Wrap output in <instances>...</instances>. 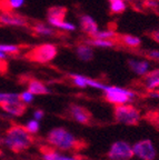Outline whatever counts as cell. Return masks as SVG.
<instances>
[{"label":"cell","mask_w":159,"mask_h":160,"mask_svg":"<svg viewBox=\"0 0 159 160\" xmlns=\"http://www.w3.org/2000/svg\"><path fill=\"white\" fill-rule=\"evenodd\" d=\"M69 115L76 122L81 123V125H87L90 121V112L85 107L80 105L72 103L69 107Z\"/></svg>","instance_id":"obj_8"},{"label":"cell","mask_w":159,"mask_h":160,"mask_svg":"<svg viewBox=\"0 0 159 160\" xmlns=\"http://www.w3.org/2000/svg\"><path fill=\"white\" fill-rule=\"evenodd\" d=\"M19 97H20V100H21L23 103H26V105L31 103L33 101V99H35V95H33V92H30L28 89L26 90V91H23V92L20 93Z\"/></svg>","instance_id":"obj_28"},{"label":"cell","mask_w":159,"mask_h":160,"mask_svg":"<svg viewBox=\"0 0 159 160\" xmlns=\"http://www.w3.org/2000/svg\"><path fill=\"white\" fill-rule=\"evenodd\" d=\"M47 142L59 151H71L79 146L77 137L64 127H56L47 135Z\"/></svg>","instance_id":"obj_1"},{"label":"cell","mask_w":159,"mask_h":160,"mask_svg":"<svg viewBox=\"0 0 159 160\" xmlns=\"http://www.w3.org/2000/svg\"><path fill=\"white\" fill-rule=\"evenodd\" d=\"M109 9L112 13H122L127 9V3L125 0H108Z\"/></svg>","instance_id":"obj_23"},{"label":"cell","mask_w":159,"mask_h":160,"mask_svg":"<svg viewBox=\"0 0 159 160\" xmlns=\"http://www.w3.org/2000/svg\"><path fill=\"white\" fill-rule=\"evenodd\" d=\"M121 42L129 48H138L141 46V39L135 35H122Z\"/></svg>","instance_id":"obj_21"},{"label":"cell","mask_w":159,"mask_h":160,"mask_svg":"<svg viewBox=\"0 0 159 160\" xmlns=\"http://www.w3.org/2000/svg\"><path fill=\"white\" fill-rule=\"evenodd\" d=\"M58 55V48L54 43H41L36 46L27 53V58L38 63L51 62Z\"/></svg>","instance_id":"obj_5"},{"label":"cell","mask_w":159,"mask_h":160,"mask_svg":"<svg viewBox=\"0 0 159 160\" xmlns=\"http://www.w3.org/2000/svg\"><path fill=\"white\" fill-rule=\"evenodd\" d=\"M75 52L77 55L78 59L84 61V62H88V61L94 59V48L88 43L78 45L75 49Z\"/></svg>","instance_id":"obj_14"},{"label":"cell","mask_w":159,"mask_h":160,"mask_svg":"<svg viewBox=\"0 0 159 160\" xmlns=\"http://www.w3.org/2000/svg\"><path fill=\"white\" fill-rule=\"evenodd\" d=\"M33 29L35 33H37L38 36H42V37H51V36L56 35V30L49 23L47 25L44 22H38L33 26Z\"/></svg>","instance_id":"obj_19"},{"label":"cell","mask_w":159,"mask_h":160,"mask_svg":"<svg viewBox=\"0 0 159 160\" xmlns=\"http://www.w3.org/2000/svg\"><path fill=\"white\" fill-rule=\"evenodd\" d=\"M107 156L109 160H131L134 158L132 145L125 140H117L110 145Z\"/></svg>","instance_id":"obj_6"},{"label":"cell","mask_w":159,"mask_h":160,"mask_svg":"<svg viewBox=\"0 0 159 160\" xmlns=\"http://www.w3.org/2000/svg\"><path fill=\"white\" fill-rule=\"evenodd\" d=\"M3 142L15 152H20L28 149L33 143V137L25 129V127L15 125L10 127L3 137Z\"/></svg>","instance_id":"obj_2"},{"label":"cell","mask_w":159,"mask_h":160,"mask_svg":"<svg viewBox=\"0 0 159 160\" xmlns=\"http://www.w3.org/2000/svg\"><path fill=\"white\" fill-rule=\"evenodd\" d=\"M79 23H80V27H81L82 31H84L86 35L90 36V37H94V36L98 32V30H99L98 23L96 22V20L90 15H82L81 17L79 18Z\"/></svg>","instance_id":"obj_10"},{"label":"cell","mask_w":159,"mask_h":160,"mask_svg":"<svg viewBox=\"0 0 159 160\" xmlns=\"http://www.w3.org/2000/svg\"><path fill=\"white\" fill-rule=\"evenodd\" d=\"M0 21L5 25L13 26V27H25V26H27V20L23 17L9 12L0 15Z\"/></svg>","instance_id":"obj_13"},{"label":"cell","mask_w":159,"mask_h":160,"mask_svg":"<svg viewBox=\"0 0 159 160\" xmlns=\"http://www.w3.org/2000/svg\"><path fill=\"white\" fill-rule=\"evenodd\" d=\"M28 90L30 92H33L35 96H41V95H48L50 92L49 88L41 82L40 80L37 79H31L28 82Z\"/></svg>","instance_id":"obj_15"},{"label":"cell","mask_w":159,"mask_h":160,"mask_svg":"<svg viewBox=\"0 0 159 160\" xmlns=\"http://www.w3.org/2000/svg\"><path fill=\"white\" fill-rule=\"evenodd\" d=\"M87 43L91 46L92 48H102V49H108V48H114L116 46L115 40L111 39H102V38L91 37L89 40H87Z\"/></svg>","instance_id":"obj_18"},{"label":"cell","mask_w":159,"mask_h":160,"mask_svg":"<svg viewBox=\"0 0 159 160\" xmlns=\"http://www.w3.org/2000/svg\"><path fill=\"white\" fill-rule=\"evenodd\" d=\"M47 19L48 23L54 28L64 30V31H76L77 30V26L75 23L66 21L65 19H55V18H47Z\"/></svg>","instance_id":"obj_16"},{"label":"cell","mask_w":159,"mask_h":160,"mask_svg":"<svg viewBox=\"0 0 159 160\" xmlns=\"http://www.w3.org/2000/svg\"><path fill=\"white\" fill-rule=\"evenodd\" d=\"M0 51H3L5 53H18L20 51V48L17 45H13V43H0Z\"/></svg>","instance_id":"obj_27"},{"label":"cell","mask_w":159,"mask_h":160,"mask_svg":"<svg viewBox=\"0 0 159 160\" xmlns=\"http://www.w3.org/2000/svg\"><path fill=\"white\" fill-rule=\"evenodd\" d=\"M96 38H102V39H111L115 40L118 37L116 30L114 29H105V30H98V32L94 36Z\"/></svg>","instance_id":"obj_24"},{"label":"cell","mask_w":159,"mask_h":160,"mask_svg":"<svg viewBox=\"0 0 159 160\" xmlns=\"http://www.w3.org/2000/svg\"><path fill=\"white\" fill-rule=\"evenodd\" d=\"M145 5H146L147 8H150V9H156V8L159 7L158 0H146Z\"/></svg>","instance_id":"obj_31"},{"label":"cell","mask_w":159,"mask_h":160,"mask_svg":"<svg viewBox=\"0 0 159 160\" xmlns=\"http://www.w3.org/2000/svg\"><path fill=\"white\" fill-rule=\"evenodd\" d=\"M33 117L35 118V119H37V120H39V121H40L42 118L45 117V112H44V110L37 109V110H35V111H33Z\"/></svg>","instance_id":"obj_32"},{"label":"cell","mask_w":159,"mask_h":160,"mask_svg":"<svg viewBox=\"0 0 159 160\" xmlns=\"http://www.w3.org/2000/svg\"><path fill=\"white\" fill-rule=\"evenodd\" d=\"M67 13V8L64 6H52L48 9L47 18H55V19H65Z\"/></svg>","instance_id":"obj_20"},{"label":"cell","mask_w":159,"mask_h":160,"mask_svg":"<svg viewBox=\"0 0 159 160\" xmlns=\"http://www.w3.org/2000/svg\"><path fill=\"white\" fill-rule=\"evenodd\" d=\"M148 97L151 99H159V89L149 90L148 91Z\"/></svg>","instance_id":"obj_33"},{"label":"cell","mask_w":159,"mask_h":160,"mask_svg":"<svg viewBox=\"0 0 159 160\" xmlns=\"http://www.w3.org/2000/svg\"><path fill=\"white\" fill-rule=\"evenodd\" d=\"M128 67L130 68L132 72L137 76L144 77L150 70V62L149 60L146 59H129L128 60Z\"/></svg>","instance_id":"obj_9"},{"label":"cell","mask_w":159,"mask_h":160,"mask_svg":"<svg viewBox=\"0 0 159 160\" xmlns=\"http://www.w3.org/2000/svg\"><path fill=\"white\" fill-rule=\"evenodd\" d=\"M125 1H129V0H125Z\"/></svg>","instance_id":"obj_36"},{"label":"cell","mask_w":159,"mask_h":160,"mask_svg":"<svg viewBox=\"0 0 159 160\" xmlns=\"http://www.w3.org/2000/svg\"><path fill=\"white\" fill-rule=\"evenodd\" d=\"M16 100H20L19 93L15 92H0V105L1 103L10 102V101H16Z\"/></svg>","instance_id":"obj_26"},{"label":"cell","mask_w":159,"mask_h":160,"mask_svg":"<svg viewBox=\"0 0 159 160\" xmlns=\"http://www.w3.org/2000/svg\"><path fill=\"white\" fill-rule=\"evenodd\" d=\"M1 109L10 116L20 117L23 116L26 111V103H23L21 100H16V101H10V102L1 103L0 105Z\"/></svg>","instance_id":"obj_11"},{"label":"cell","mask_w":159,"mask_h":160,"mask_svg":"<svg viewBox=\"0 0 159 160\" xmlns=\"http://www.w3.org/2000/svg\"><path fill=\"white\" fill-rule=\"evenodd\" d=\"M144 86L148 91L159 89V68L149 70L144 76Z\"/></svg>","instance_id":"obj_12"},{"label":"cell","mask_w":159,"mask_h":160,"mask_svg":"<svg viewBox=\"0 0 159 160\" xmlns=\"http://www.w3.org/2000/svg\"><path fill=\"white\" fill-rule=\"evenodd\" d=\"M134 157L138 160H156L157 149L150 139H141L132 145Z\"/></svg>","instance_id":"obj_7"},{"label":"cell","mask_w":159,"mask_h":160,"mask_svg":"<svg viewBox=\"0 0 159 160\" xmlns=\"http://www.w3.org/2000/svg\"><path fill=\"white\" fill-rule=\"evenodd\" d=\"M115 120L120 125L136 126L141 120V113L131 103L117 105L114 109Z\"/></svg>","instance_id":"obj_4"},{"label":"cell","mask_w":159,"mask_h":160,"mask_svg":"<svg viewBox=\"0 0 159 160\" xmlns=\"http://www.w3.org/2000/svg\"><path fill=\"white\" fill-rule=\"evenodd\" d=\"M25 129L27 130L30 135H35L40 129V121L35 119V118H33V119H30L29 121H27V123H26Z\"/></svg>","instance_id":"obj_25"},{"label":"cell","mask_w":159,"mask_h":160,"mask_svg":"<svg viewBox=\"0 0 159 160\" xmlns=\"http://www.w3.org/2000/svg\"><path fill=\"white\" fill-rule=\"evenodd\" d=\"M147 57L151 60H156L159 61V49H152L147 51Z\"/></svg>","instance_id":"obj_30"},{"label":"cell","mask_w":159,"mask_h":160,"mask_svg":"<svg viewBox=\"0 0 159 160\" xmlns=\"http://www.w3.org/2000/svg\"><path fill=\"white\" fill-rule=\"evenodd\" d=\"M105 98L108 102L112 105H125V103H131L137 97L136 92L128 88L120 87V86H110L106 85L102 89Z\"/></svg>","instance_id":"obj_3"},{"label":"cell","mask_w":159,"mask_h":160,"mask_svg":"<svg viewBox=\"0 0 159 160\" xmlns=\"http://www.w3.org/2000/svg\"><path fill=\"white\" fill-rule=\"evenodd\" d=\"M26 0H7V5L9 9H20L25 5Z\"/></svg>","instance_id":"obj_29"},{"label":"cell","mask_w":159,"mask_h":160,"mask_svg":"<svg viewBox=\"0 0 159 160\" xmlns=\"http://www.w3.org/2000/svg\"><path fill=\"white\" fill-rule=\"evenodd\" d=\"M151 38L156 41V42L159 43V29L157 30H154L151 32Z\"/></svg>","instance_id":"obj_34"},{"label":"cell","mask_w":159,"mask_h":160,"mask_svg":"<svg viewBox=\"0 0 159 160\" xmlns=\"http://www.w3.org/2000/svg\"><path fill=\"white\" fill-rule=\"evenodd\" d=\"M70 78H71L72 83L76 87L80 88V89L88 88V79H89V77H87V76L80 75V73H70Z\"/></svg>","instance_id":"obj_22"},{"label":"cell","mask_w":159,"mask_h":160,"mask_svg":"<svg viewBox=\"0 0 159 160\" xmlns=\"http://www.w3.org/2000/svg\"><path fill=\"white\" fill-rule=\"evenodd\" d=\"M42 160H85L75 156H67L60 153L59 150H47L42 153Z\"/></svg>","instance_id":"obj_17"},{"label":"cell","mask_w":159,"mask_h":160,"mask_svg":"<svg viewBox=\"0 0 159 160\" xmlns=\"http://www.w3.org/2000/svg\"><path fill=\"white\" fill-rule=\"evenodd\" d=\"M7 53H5V52H3V51H0V59H6L7 58Z\"/></svg>","instance_id":"obj_35"}]
</instances>
